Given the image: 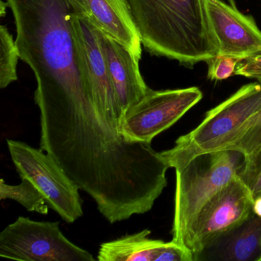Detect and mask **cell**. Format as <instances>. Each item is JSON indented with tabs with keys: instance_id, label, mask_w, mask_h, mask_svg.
I'll use <instances>...</instances> for the list:
<instances>
[{
	"instance_id": "cell-1",
	"label": "cell",
	"mask_w": 261,
	"mask_h": 261,
	"mask_svg": "<svg viewBox=\"0 0 261 261\" xmlns=\"http://www.w3.org/2000/svg\"><path fill=\"white\" fill-rule=\"evenodd\" d=\"M142 45L151 55L192 68L218 54L204 0H128Z\"/></svg>"
},
{
	"instance_id": "cell-2",
	"label": "cell",
	"mask_w": 261,
	"mask_h": 261,
	"mask_svg": "<svg viewBox=\"0 0 261 261\" xmlns=\"http://www.w3.org/2000/svg\"><path fill=\"white\" fill-rule=\"evenodd\" d=\"M256 80L207 111L195 129L178 137L172 149L160 152L169 168L177 170L197 155L227 149L261 111V79Z\"/></svg>"
},
{
	"instance_id": "cell-3",
	"label": "cell",
	"mask_w": 261,
	"mask_h": 261,
	"mask_svg": "<svg viewBox=\"0 0 261 261\" xmlns=\"http://www.w3.org/2000/svg\"><path fill=\"white\" fill-rule=\"evenodd\" d=\"M244 155L221 150L197 155L176 172L172 241L184 246L204 205L241 172Z\"/></svg>"
},
{
	"instance_id": "cell-4",
	"label": "cell",
	"mask_w": 261,
	"mask_h": 261,
	"mask_svg": "<svg viewBox=\"0 0 261 261\" xmlns=\"http://www.w3.org/2000/svg\"><path fill=\"white\" fill-rule=\"evenodd\" d=\"M7 144L21 179L32 181L50 208L68 224L83 215L80 188L49 154L19 140L8 139Z\"/></svg>"
},
{
	"instance_id": "cell-5",
	"label": "cell",
	"mask_w": 261,
	"mask_h": 261,
	"mask_svg": "<svg viewBox=\"0 0 261 261\" xmlns=\"http://www.w3.org/2000/svg\"><path fill=\"white\" fill-rule=\"evenodd\" d=\"M59 221L19 216L0 233V256L20 261H94L64 235Z\"/></svg>"
},
{
	"instance_id": "cell-6",
	"label": "cell",
	"mask_w": 261,
	"mask_h": 261,
	"mask_svg": "<svg viewBox=\"0 0 261 261\" xmlns=\"http://www.w3.org/2000/svg\"><path fill=\"white\" fill-rule=\"evenodd\" d=\"M202 97V92L196 87L149 89L138 103L125 111L120 132L126 140L152 143L157 135L173 126Z\"/></svg>"
},
{
	"instance_id": "cell-7",
	"label": "cell",
	"mask_w": 261,
	"mask_h": 261,
	"mask_svg": "<svg viewBox=\"0 0 261 261\" xmlns=\"http://www.w3.org/2000/svg\"><path fill=\"white\" fill-rule=\"evenodd\" d=\"M253 197L237 175L201 209L186 237L185 247L195 256L220 237L234 230L253 213Z\"/></svg>"
},
{
	"instance_id": "cell-8",
	"label": "cell",
	"mask_w": 261,
	"mask_h": 261,
	"mask_svg": "<svg viewBox=\"0 0 261 261\" xmlns=\"http://www.w3.org/2000/svg\"><path fill=\"white\" fill-rule=\"evenodd\" d=\"M218 43V54L242 59L261 53V31L254 19L241 13L234 0H204Z\"/></svg>"
},
{
	"instance_id": "cell-9",
	"label": "cell",
	"mask_w": 261,
	"mask_h": 261,
	"mask_svg": "<svg viewBox=\"0 0 261 261\" xmlns=\"http://www.w3.org/2000/svg\"><path fill=\"white\" fill-rule=\"evenodd\" d=\"M75 18L86 56L93 99L100 111L120 130L123 112L108 69L99 29L87 15L85 4Z\"/></svg>"
},
{
	"instance_id": "cell-10",
	"label": "cell",
	"mask_w": 261,
	"mask_h": 261,
	"mask_svg": "<svg viewBox=\"0 0 261 261\" xmlns=\"http://www.w3.org/2000/svg\"><path fill=\"white\" fill-rule=\"evenodd\" d=\"M99 32L108 69L123 116L125 111L138 103L150 88L140 74L139 61L121 44L100 30Z\"/></svg>"
},
{
	"instance_id": "cell-11",
	"label": "cell",
	"mask_w": 261,
	"mask_h": 261,
	"mask_svg": "<svg viewBox=\"0 0 261 261\" xmlns=\"http://www.w3.org/2000/svg\"><path fill=\"white\" fill-rule=\"evenodd\" d=\"M87 15L107 36L124 46L140 62L142 42L128 0H83Z\"/></svg>"
},
{
	"instance_id": "cell-12",
	"label": "cell",
	"mask_w": 261,
	"mask_h": 261,
	"mask_svg": "<svg viewBox=\"0 0 261 261\" xmlns=\"http://www.w3.org/2000/svg\"><path fill=\"white\" fill-rule=\"evenodd\" d=\"M148 229L126 235L100 246V261H156L165 241L149 238Z\"/></svg>"
},
{
	"instance_id": "cell-13",
	"label": "cell",
	"mask_w": 261,
	"mask_h": 261,
	"mask_svg": "<svg viewBox=\"0 0 261 261\" xmlns=\"http://www.w3.org/2000/svg\"><path fill=\"white\" fill-rule=\"evenodd\" d=\"M0 199L17 201L29 212L40 215H48L50 208L42 192L27 178H22V182L16 186L7 184L4 179H1Z\"/></svg>"
},
{
	"instance_id": "cell-14",
	"label": "cell",
	"mask_w": 261,
	"mask_h": 261,
	"mask_svg": "<svg viewBox=\"0 0 261 261\" xmlns=\"http://www.w3.org/2000/svg\"><path fill=\"white\" fill-rule=\"evenodd\" d=\"M20 59L16 39L5 25L0 27V88L18 80L17 65Z\"/></svg>"
},
{
	"instance_id": "cell-15",
	"label": "cell",
	"mask_w": 261,
	"mask_h": 261,
	"mask_svg": "<svg viewBox=\"0 0 261 261\" xmlns=\"http://www.w3.org/2000/svg\"><path fill=\"white\" fill-rule=\"evenodd\" d=\"M261 146V111L253 117L226 150H236L247 158Z\"/></svg>"
},
{
	"instance_id": "cell-16",
	"label": "cell",
	"mask_w": 261,
	"mask_h": 261,
	"mask_svg": "<svg viewBox=\"0 0 261 261\" xmlns=\"http://www.w3.org/2000/svg\"><path fill=\"white\" fill-rule=\"evenodd\" d=\"M238 175L250 189L253 199L261 196V146L244 158V166Z\"/></svg>"
},
{
	"instance_id": "cell-17",
	"label": "cell",
	"mask_w": 261,
	"mask_h": 261,
	"mask_svg": "<svg viewBox=\"0 0 261 261\" xmlns=\"http://www.w3.org/2000/svg\"><path fill=\"white\" fill-rule=\"evenodd\" d=\"M238 58L217 55L206 61L208 65L207 77L212 81H223L234 74L237 65L241 62Z\"/></svg>"
},
{
	"instance_id": "cell-18",
	"label": "cell",
	"mask_w": 261,
	"mask_h": 261,
	"mask_svg": "<svg viewBox=\"0 0 261 261\" xmlns=\"http://www.w3.org/2000/svg\"><path fill=\"white\" fill-rule=\"evenodd\" d=\"M156 261H193V255L186 247L172 240L165 243Z\"/></svg>"
},
{
	"instance_id": "cell-19",
	"label": "cell",
	"mask_w": 261,
	"mask_h": 261,
	"mask_svg": "<svg viewBox=\"0 0 261 261\" xmlns=\"http://www.w3.org/2000/svg\"><path fill=\"white\" fill-rule=\"evenodd\" d=\"M235 75L261 79V53L242 59L236 67Z\"/></svg>"
},
{
	"instance_id": "cell-20",
	"label": "cell",
	"mask_w": 261,
	"mask_h": 261,
	"mask_svg": "<svg viewBox=\"0 0 261 261\" xmlns=\"http://www.w3.org/2000/svg\"><path fill=\"white\" fill-rule=\"evenodd\" d=\"M253 212L261 218V196L253 199Z\"/></svg>"
}]
</instances>
